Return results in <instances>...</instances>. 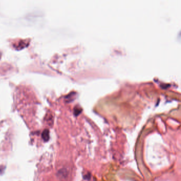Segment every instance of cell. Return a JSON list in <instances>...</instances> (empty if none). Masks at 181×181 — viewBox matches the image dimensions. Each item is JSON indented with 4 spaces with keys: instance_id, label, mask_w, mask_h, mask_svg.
Here are the masks:
<instances>
[{
    "instance_id": "obj_1",
    "label": "cell",
    "mask_w": 181,
    "mask_h": 181,
    "mask_svg": "<svg viewBox=\"0 0 181 181\" xmlns=\"http://www.w3.org/2000/svg\"><path fill=\"white\" fill-rule=\"evenodd\" d=\"M42 138L45 141H47L49 139V132L48 130L45 129L42 133Z\"/></svg>"
},
{
    "instance_id": "obj_2",
    "label": "cell",
    "mask_w": 181,
    "mask_h": 181,
    "mask_svg": "<svg viewBox=\"0 0 181 181\" xmlns=\"http://www.w3.org/2000/svg\"><path fill=\"white\" fill-rule=\"evenodd\" d=\"M90 178V174L89 175H87L84 176V179H85V180H89Z\"/></svg>"
}]
</instances>
